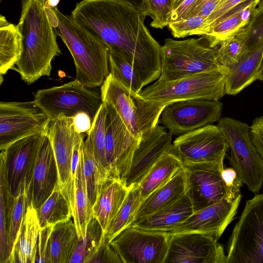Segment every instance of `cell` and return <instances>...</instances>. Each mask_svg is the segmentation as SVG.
Instances as JSON below:
<instances>
[{
  "instance_id": "1",
  "label": "cell",
  "mask_w": 263,
  "mask_h": 263,
  "mask_svg": "<svg viewBox=\"0 0 263 263\" xmlns=\"http://www.w3.org/2000/svg\"><path fill=\"white\" fill-rule=\"evenodd\" d=\"M71 16L108 48L123 53L132 63L143 86L161 71V47L145 26V16L120 0H82Z\"/></svg>"
},
{
  "instance_id": "2",
  "label": "cell",
  "mask_w": 263,
  "mask_h": 263,
  "mask_svg": "<svg viewBox=\"0 0 263 263\" xmlns=\"http://www.w3.org/2000/svg\"><path fill=\"white\" fill-rule=\"evenodd\" d=\"M17 26L23 36V52L15 70L30 85L50 76L51 61L62 53L46 8L39 0H22Z\"/></svg>"
},
{
  "instance_id": "3",
  "label": "cell",
  "mask_w": 263,
  "mask_h": 263,
  "mask_svg": "<svg viewBox=\"0 0 263 263\" xmlns=\"http://www.w3.org/2000/svg\"><path fill=\"white\" fill-rule=\"evenodd\" d=\"M52 9L58 17L59 35L74 61L76 80L88 88L101 86L109 74L108 47L71 15Z\"/></svg>"
},
{
  "instance_id": "4",
  "label": "cell",
  "mask_w": 263,
  "mask_h": 263,
  "mask_svg": "<svg viewBox=\"0 0 263 263\" xmlns=\"http://www.w3.org/2000/svg\"><path fill=\"white\" fill-rule=\"evenodd\" d=\"M218 46L206 35L182 41L166 39L161 47V71L158 80L173 81L202 72L229 69L217 60Z\"/></svg>"
},
{
  "instance_id": "5",
  "label": "cell",
  "mask_w": 263,
  "mask_h": 263,
  "mask_svg": "<svg viewBox=\"0 0 263 263\" xmlns=\"http://www.w3.org/2000/svg\"><path fill=\"white\" fill-rule=\"evenodd\" d=\"M103 102L112 105L130 133L140 138L159 123L168 103L149 100L120 84L109 73L101 86Z\"/></svg>"
},
{
  "instance_id": "6",
  "label": "cell",
  "mask_w": 263,
  "mask_h": 263,
  "mask_svg": "<svg viewBox=\"0 0 263 263\" xmlns=\"http://www.w3.org/2000/svg\"><path fill=\"white\" fill-rule=\"evenodd\" d=\"M229 69H216L191 74L173 81H159L143 89L144 99L170 103L196 99L219 101L226 95L225 79Z\"/></svg>"
},
{
  "instance_id": "7",
  "label": "cell",
  "mask_w": 263,
  "mask_h": 263,
  "mask_svg": "<svg viewBox=\"0 0 263 263\" xmlns=\"http://www.w3.org/2000/svg\"><path fill=\"white\" fill-rule=\"evenodd\" d=\"M218 122L230 150L231 167L250 191L258 194L263 185V160L251 140L250 126L230 117Z\"/></svg>"
},
{
  "instance_id": "8",
  "label": "cell",
  "mask_w": 263,
  "mask_h": 263,
  "mask_svg": "<svg viewBox=\"0 0 263 263\" xmlns=\"http://www.w3.org/2000/svg\"><path fill=\"white\" fill-rule=\"evenodd\" d=\"M226 252L227 263H263V193L246 201Z\"/></svg>"
},
{
  "instance_id": "9",
  "label": "cell",
  "mask_w": 263,
  "mask_h": 263,
  "mask_svg": "<svg viewBox=\"0 0 263 263\" xmlns=\"http://www.w3.org/2000/svg\"><path fill=\"white\" fill-rule=\"evenodd\" d=\"M77 80L59 86L37 90L33 101L51 120L73 117L83 112L92 122L103 104L101 93L92 90Z\"/></svg>"
},
{
  "instance_id": "10",
  "label": "cell",
  "mask_w": 263,
  "mask_h": 263,
  "mask_svg": "<svg viewBox=\"0 0 263 263\" xmlns=\"http://www.w3.org/2000/svg\"><path fill=\"white\" fill-rule=\"evenodd\" d=\"M46 133L19 140L1 151L0 163L4 167L7 185L14 198L26 193L31 200L33 172Z\"/></svg>"
},
{
  "instance_id": "11",
  "label": "cell",
  "mask_w": 263,
  "mask_h": 263,
  "mask_svg": "<svg viewBox=\"0 0 263 263\" xmlns=\"http://www.w3.org/2000/svg\"><path fill=\"white\" fill-rule=\"evenodd\" d=\"M229 145L218 125L209 124L179 136L171 153L183 163H211L224 168Z\"/></svg>"
},
{
  "instance_id": "12",
  "label": "cell",
  "mask_w": 263,
  "mask_h": 263,
  "mask_svg": "<svg viewBox=\"0 0 263 263\" xmlns=\"http://www.w3.org/2000/svg\"><path fill=\"white\" fill-rule=\"evenodd\" d=\"M51 121L33 100L0 103V149L16 141L46 133Z\"/></svg>"
},
{
  "instance_id": "13",
  "label": "cell",
  "mask_w": 263,
  "mask_h": 263,
  "mask_svg": "<svg viewBox=\"0 0 263 263\" xmlns=\"http://www.w3.org/2000/svg\"><path fill=\"white\" fill-rule=\"evenodd\" d=\"M222 103L203 99L177 101L163 108L159 122L173 135L180 136L218 121Z\"/></svg>"
},
{
  "instance_id": "14",
  "label": "cell",
  "mask_w": 263,
  "mask_h": 263,
  "mask_svg": "<svg viewBox=\"0 0 263 263\" xmlns=\"http://www.w3.org/2000/svg\"><path fill=\"white\" fill-rule=\"evenodd\" d=\"M170 235L128 227L109 242L123 263H164Z\"/></svg>"
},
{
  "instance_id": "15",
  "label": "cell",
  "mask_w": 263,
  "mask_h": 263,
  "mask_svg": "<svg viewBox=\"0 0 263 263\" xmlns=\"http://www.w3.org/2000/svg\"><path fill=\"white\" fill-rule=\"evenodd\" d=\"M105 122L106 157L109 174L124 181L128 174L140 138L135 137L110 104Z\"/></svg>"
},
{
  "instance_id": "16",
  "label": "cell",
  "mask_w": 263,
  "mask_h": 263,
  "mask_svg": "<svg viewBox=\"0 0 263 263\" xmlns=\"http://www.w3.org/2000/svg\"><path fill=\"white\" fill-rule=\"evenodd\" d=\"M169 235L164 263H227L223 246L211 235L198 232Z\"/></svg>"
},
{
  "instance_id": "17",
  "label": "cell",
  "mask_w": 263,
  "mask_h": 263,
  "mask_svg": "<svg viewBox=\"0 0 263 263\" xmlns=\"http://www.w3.org/2000/svg\"><path fill=\"white\" fill-rule=\"evenodd\" d=\"M189 195L194 212L213 205L226 196L222 170L211 163H183Z\"/></svg>"
},
{
  "instance_id": "18",
  "label": "cell",
  "mask_w": 263,
  "mask_h": 263,
  "mask_svg": "<svg viewBox=\"0 0 263 263\" xmlns=\"http://www.w3.org/2000/svg\"><path fill=\"white\" fill-rule=\"evenodd\" d=\"M242 195L230 200L226 197L206 208L194 212L183 222L177 224L168 235L186 232H198L211 235L219 239L233 220Z\"/></svg>"
},
{
  "instance_id": "19",
  "label": "cell",
  "mask_w": 263,
  "mask_h": 263,
  "mask_svg": "<svg viewBox=\"0 0 263 263\" xmlns=\"http://www.w3.org/2000/svg\"><path fill=\"white\" fill-rule=\"evenodd\" d=\"M172 135L157 124L140 137L129 172L124 179L126 186L138 185L154 164L166 152H171Z\"/></svg>"
},
{
  "instance_id": "20",
  "label": "cell",
  "mask_w": 263,
  "mask_h": 263,
  "mask_svg": "<svg viewBox=\"0 0 263 263\" xmlns=\"http://www.w3.org/2000/svg\"><path fill=\"white\" fill-rule=\"evenodd\" d=\"M76 134L73 117H60L51 120L46 131L58 170V185L67 199L71 182V163Z\"/></svg>"
},
{
  "instance_id": "21",
  "label": "cell",
  "mask_w": 263,
  "mask_h": 263,
  "mask_svg": "<svg viewBox=\"0 0 263 263\" xmlns=\"http://www.w3.org/2000/svg\"><path fill=\"white\" fill-rule=\"evenodd\" d=\"M59 184V173L51 142L46 135L34 168L31 203L37 210Z\"/></svg>"
},
{
  "instance_id": "22",
  "label": "cell",
  "mask_w": 263,
  "mask_h": 263,
  "mask_svg": "<svg viewBox=\"0 0 263 263\" xmlns=\"http://www.w3.org/2000/svg\"><path fill=\"white\" fill-rule=\"evenodd\" d=\"M129 189L123 180L110 174L100 184L92 205L93 217L104 232L121 209Z\"/></svg>"
},
{
  "instance_id": "23",
  "label": "cell",
  "mask_w": 263,
  "mask_h": 263,
  "mask_svg": "<svg viewBox=\"0 0 263 263\" xmlns=\"http://www.w3.org/2000/svg\"><path fill=\"white\" fill-rule=\"evenodd\" d=\"M194 212L191 200L186 193L170 205L145 218L134 221L129 227L149 231L167 232L185 221Z\"/></svg>"
},
{
  "instance_id": "24",
  "label": "cell",
  "mask_w": 263,
  "mask_h": 263,
  "mask_svg": "<svg viewBox=\"0 0 263 263\" xmlns=\"http://www.w3.org/2000/svg\"><path fill=\"white\" fill-rule=\"evenodd\" d=\"M68 200L79 238L81 239L85 236L87 226L93 218L92 205L88 195L81 149L80 161L71 184Z\"/></svg>"
},
{
  "instance_id": "25",
  "label": "cell",
  "mask_w": 263,
  "mask_h": 263,
  "mask_svg": "<svg viewBox=\"0 0 263 263\" xmlns=\"http://www.w3.org/2000/svg\"><path fill=\"white\" fill-rule=\"evenodd\" d=\"M260 0H245L209 27L205 35L216 45L224 39L242 31L249 24Z\"/></svg>"
},
{
  "instance_id": "26",
  "label": "cell",
  "mask_w": 263,
  "mask_h": 263,
  "mask_svg": "<svg viewBox=\"0 0 263 263\" xmlns=\"http://www.w3.org/2000/svg\"><path fill=\"white\" fill-rule=\"evenodd\" d=\"M41 229L36 210L31 202L27 208L21 228L8 263L35 262Z\"/></svg>"
},
{
  "instance_id": "27",
  "label": "cell",
  "mask_w": 263,
  "mask_h": 263,
  "mask_svg": "<svg viewBox=\"0 0 263 263\" xmlns=\"http://www.w3.org/2000/svg\"><path fill=\"white\" fill-rule=\"evenodd\" d=\"M186 192V175L183 167L168 182L142 201L134 221L145 218L170 205Z\"/></svg>"
},
{
  "instance_id": "28",
  "label": "cell",
  "mask_w": 263,
  "mask_h": 263,
  "mask_svg": "<svg viewBox=\"0 0 263 263\" xmlns=\"http://www.w3.org/2000/svg\"><path fill=\"white\" fill-rule=\"evenodd\" d=\"M262 60L263 43L254 49L248 50L226 75V94L235 95L257 80Z\"/></svg>"
},
{
  "instance_id": "29",
  "label": "cell",
  "mask_w": 263,
  "mask_h": 263,
  "mask_svg": "<svg viewBox=\"0 0 263 263\" xmlns=\"http://www.w3.org/2000/svg\"><path fill=\"white\" fill-rule=\"evenodd\" d=\"M79 239L71 218L54 225L48 240L46 263H69Z\"/></svg>"
},
{
  "instance_id": "30",
  "label": "cell",
  "mask_w": 263,
  "mask_h": 263,
  "mask_svg": "<svg viewBox=\"0 0 263 263\" xmlns=\"http://www.w3.org/2000/svg\"><path fill=\"white\" fill-rule=\"evenodd\" d=\"M183 167L182 162L176 155L165 153L138 185L142 200L168 182Z\"/></svg>"
},
{
  "instance_id": "31",
  "label": "cell",
  "mask_w": 263,
  "mask_h": 263,
  "mask_svg": "<svg viewBox=\"0 0 263 263\" xmlns=\"http://www.w3.org/2000/svg\"><path fill=\"white\" fill-rule=\"evenodd\" d=\"M23 52V36L17 25L0 16V73L5 74L14 68Z\"/></svg>"
},
{
  "instance_id": "32",
  "label": "cell",
  "mask_w": 263,
  "mask_h": 263,
  "mask_svg": "<svg viewBox=\"0 0 263 263\" xmlns=\"http://www.w3.org/2000/svg\"><path fill=\"white\" fill-rule=\"evenodd\" d=\"M36 211L41 228L54 226L72 217L69 202L59 185Z\"/></svg>"
},
{
  "instance_id": "33",
  "label": "cell",
  "mask_w": 263,
  "mask_h": 263,
  "mask_svg": "<svg viewBox=\"0 0 263 263\" xmlns=\"http://www.w3.org/2000/svg\"><path fill=\"white\" fill-rule=\"evenodd\" d=\"M109 73L123 86L139 93L143 86L131 61L122 52L109 48Z\"/></svg>"
},
{
  "instance_id": "34",
  "label": "cell",
  "mask_w": 263,
  "mask_h": 263,
  "mask_svg": "<svg viewBox=\"0 0 263 263\" xmlns=\"http://www.w3.org/2000/svg\"><path fill=\"white\" fill-rule=\"evenodd\" d=\"M142 201L139 185L130 187L121 209L104 232L107 242L109 243L116 235L133 223Z\"/></svg>"
},
{
  "instance_id": "35",
  "label": "cell",
  "mask_w": 263,
  "mask_h": 263,
  "mask_svg": "<svg viewBox=\"0 0 263 263\" xmlns=\"http://www.w3.org/2000/svg\"><path fill=\"white\" fill-rule=\"evenodd\" d=\"M104 237V232L99 221L92 218L85 236L79 239L69 263H88L97 252Z\"/></svg>"
},
{
  "instance_id": "36",
  "label": "cell",
  "mask_w": 263,
  "mask_h": 263,
  "mask_svg": "<svg viewBox=\"0 0 263 263\" xmlns=\"http://www.w3.org/2000/svg\"><path fill=\"white\" fill-rule=\"evenodd\" d=\"M81 152L83 159L84 171L87 184L88 195L92 205L94 204L99 187L108 176L109 173L97 162L89 142L84 141Z\"/></svg>"
},
{
  "instance_id": "37",
  "label": "cell",
  "mask_w": 263,
  "mask_h": 263,
  "mask_svg": "<svg viewBox=\"0 0 263 263\" xmlns=\"http://www.w3.org/2000/svg\"><path fill=\"white\" fill-rule=\"evenodd\" d=\"M107 108L105 102L98 111L86 139L92 147L94 156L103 169L109 173L105 149V122Z\"/></svg>"
},
{
  "instance_id": "38",
  "label": "cell",
  "mask_w": 263,
  "mask_h": 263,
  "mask_svg": "<svg viewBox=\"0 0 263 263\" xmlns=\"http://www.w3.org/2000/svg\"><path fill=\"white\" fill-rule=\"evenodd\" d=\"M248 50L246 37L241 31L219 43L216 50L217 60L220 65L230 70Z\"/></svg>"
},
{
  "instance_id": "39",
  "label": "cell",
  "mask_w": 263,
  "mask_h": 263,
  "mask_svg": "<svg viewBox=\"0 0 263 263\" xmlns=\"http://www.w3.org/2000/svg\"><path fill=\"white\" fill-rule=\"evenodd\" d=\"M31 200L26 193L20 195L14 199L9 225L10 254L18 236L27 208Z\"/></svg>"
},
{
  "instance_id": "40",
  "label": "cell",
  "mask_w": 263,
  "mask_h": 263,
  "mask_svg": "<svg viewBox=\"0 0 263 263\" xmlns=\"http://www.w3.org/2000/svg\"><path fill=\"white\" fill-rule=\"evenodd\" d=\"M206 21L203 16L195 15L170 23L168 27L173 36L176 38L192 35H204L206 29Z\"/></svg>"
},
{
  "instance_id": "41",
  "label": "cell",
  "mask_w": 263,
  "mask_h": 263,
  "mask_svg": "<svg viewBox=\"0 0 263 263\" xmlns=\"http://www.w3.org/2000/svg\"><path fill=\"white\" fill-rule=\"evenodd\" d=\"M174 0H146L147 11L146 16L153 21L151 27L163 29L170 23L172 7Z\"/></svg>"
},
{
  "instance_id": "42",
  "label": "cell",
  "mask_w": 263,
  "mask_h": 263,
  "mask_svg": "<svg viewBox=\"0 0 263 263\" xmlns=\"http://www.w3.org/2000/svg\"><path fill=\"white\" fill-rule=\"evenodd\" d=\"M242 32L246 37L248 50L263 43V8L256 9L249 24Z\"/></svg>"
},
{
  "instance_id": "43",
  "label": "cell",
  "mask_w": 263,
  "mask_h": 263,
  "mask_svg": "<svg viewBox=\"0 0 263 263\" xmlns=\"http://www.w3.org/2000/svg\"><path fill=\"white\" fill-rule=\"evenodd\" d=\"M221 177L224 183L226 196L230 200L236 198L240 193L243 183L236 171L232 167L224 168L221 172Z\"/></svg>"
},
{
  "instance_id": "44",
  "label": "cell",
  "mask_w": 263,
  "mask_h": 263,
  "mask_svg": "<svg viewBox=\"0 0 263 263\" xmlns=\"http://www.w3.org/2000/svg\"><path fill=\"white\" fill-rule=\"evenodd\" d=\"M123 263L117 253L104 237L97 252L88 263Z\"/></svg>"
},
{
  "instance_id": "45",
  "label": "cell",
  "mask_w": 263,
  "mask_h": 263,
  "mask_svg": "<svg viewBox=\"0 0 263 263\" xmlns=\"http://www.w3.org/2000/svg\"><path fill=\"white\" fill-rule=\"evenodd\" d=\"M197 0H174L170 23L188 18Z\"/></svg>"
},
{
  "instance_id": "46",
  "label": "cell",
  "mask_w": 263,
  "mask_h": 263,
  "mask_svg": "<svg viewBox=\"0 0 263 263\" xmlns=\"http://www.w3.org/2000/svg\"><path fill=\"white\" fill-rule=\"evenodd\" d=\"M251 140L263 160V116L256 117L250 126Z\"/></svg>"
},
{
  "instance_id": "47",
  "label": "cell",
  "mask_w": 263,
  "mask_h": 263,
  "mask_svg": "<svg viewBox=\"0 0 263 263\" xmlns=\"http://www.w3.org/2000/svg\"><path fill=\"white\" fill-rule=\"evenodd\" d=\"M243 1L245 0H221L215 10L207 18L206 21V29L221 18L229 11Z\"/></svg>"
},
{
  "instance_id": "48",
  "label": "cell",
  "mask_w": 263,
  "mask_h": 263,
  "mask_svg": "<svg viewBox=\"0 0 263 263\" xmlns=\"http://www.w3.org/2000/svg\"><path fill=\"white\" fill-rule=\"evenodd\" d=\"M54 226H49L41 228L39 235L36 257L35 262L46 263V256L48 240Z\"/></svg>"
},
{
  "instance_id": "49",
  "label": "cell",
  "mask_w": 263,
  "mask_h": 263,
  "mask_svg": "<svg viewBox=\"0 0 263 263\" xmlns=\"http://www.w3.org/2000/svg\"><path fill=\"white\" fill-rule=\"evenodd\" d=\"M221 0H197L189 17L200 15L207 18L215 10Z\"/></svg>"
},
{
  "instance_id": "50",
  "label": "cell",
  "mask_w": 263,
  "mask_h": 263,
  "mask_svg": "<svg viewBox=\"0 0 263 263\" xmlns=\"http://www.w3.org/2000/svg\"><path fill=\"white\" fill-rule=\"evenodd\" d=\"M92 121L86 113L81 112L73 117L75 131L79 134L88 133L91 128Z\"/></svg>"
},
{
  "instance_id": "51",
  "label": "cell",
  "mask_w": 263,
  "mask_h": 263,
  "mask_svg": "<svg viewBox=\"0 0 263 263\" xmlns=\"http://www.w3.org/2000/svg\"><path fill=\"white\" fill-rule=\"evenodd\" d=\"M125 2L138 9L142 14L146 16L148 7L146 0H120Z\"/></svg>"
},
{
  "instance_id": "52",
  "label": "cell",
  "mask_w": 263,
  "mask_h": 263,
  "mask_svg": "<svg viewBox=\"0 0 263 263\" xmlns=\"http://www.w3.org/2000/svg\"><path fill=\"white\" fill-rule=\"evenodd\" d=\"M60 0H48L47 4L46 9L57 8Z\"/></svg>"
},
{
  "instance_id": "53",
  "label": "cell",
  "mask_w": 263,
  "mask_h": 263,
  "mask_svg": "<svg viewBox=\"0 0 263 263\" xmlns=\"http://www.w3.org/2000/svg\"><path fill=\"white\" fill-rule=\"evenodd\" d=\"M257 80L263 81V60L260 70L258 74Z\"/></svg>"
},
{
  "instance_id": "54",
  "label": "cell",
  "mask_w": 263,
  "mask_h": 263,
  "mask_svg": "<svg viewBox=\"0 0 263 263\" xmlns=\"http://www.w3.org/2000/svg\"><path fill=\"white\" fill-rule=\"evenodd\" d=\"M258 8H263V0H260L257 7Z\"/></svg>"
},
{
  "instance_id": "55",
  "label": "cell",
  "mask_w": 263,
  "mask_h": 263,
  "mask_svg": "<svg viewBox=\"0 0 263 263\" xmlns=\"http://www.w3.org/2000/svg\"><path fill=\"white\" fill-rule=\"evenodd\" d=\"M39 1H40L44 5V6L46 8L47 2L48 0H39Z\"/></svg>"
},
{
  "instance_id": "56",
  "label": "cell",
  "mask_w": 263,
  "mask_h": 263,
  "mask_svg": "<svg viewBox=\"0 0 263 263\" xmlns=\"http://www.w3.org/2000/svg\"><path fill=\"white\" fill-rule=\"evenodd\" d=\"M261 189H262V193H263V185H262V188H261Z\"/></svg>"
},
{
  "instance_id": "57",
  "label": "cell",
  "mask_w": 263,
  "mask_h": 263,
  "mask_svg": "<svg viewBox=\"0 0 263 263\" xmlns=\"http://www.w3.org/2000/svg\"><path fill=\"white\" fill-rule=\"evenodd\" d=\"M0 1H1L2 0H0Z\"/></svg>"
}]
</instances>
